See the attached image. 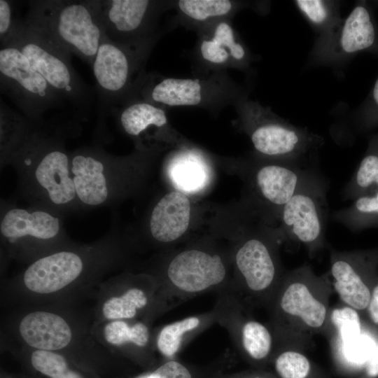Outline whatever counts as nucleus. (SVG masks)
Masks as SVG:
<instances>
[{
    "instance_id": "1",
    "label": "nucleus",
    "mask_w": 378,
    "mask_h": 378,
    "mask_svg": "<svg viewBox=\"0 0 378 378\" xmlns=\"http://www.w3.org/2000/svg\"><path fill=\"white\" fill-rule=\"evenodd\" d=\"M117 251L110 237L86 245L69 243L29 263L5 285L4 293L18 306L76 305L94 297L118 262Z\"/></svg>"
},
{
    "instance_id": "2",
    "label": "nucleus",
    "mask_w": 378,
    "mask_h": 378,
    "mask_svg": "<svg viewBox=\"0 0 378 378\" xmlns=\"http://www.w3.org/2000/svg\"><path fill=\"white\" fill-rule=\"evenodd\" d=\"M75 306H20L7 330L18 347L62 354L103 377L109 368L126 361L95 340L92 312L80 313Z\"/></svg>"
},
{
    "instance_id": "3",
    "label": "nucleus",
    "mask_w": 378,
    "mask_h": 378,
    "mask_svg": "<svg viewBox=\"0 0 378 378\" xmlns=\"http://www.w3.org/2000/svg\"><path fill=\"white\" fill-rule=\"evenodd\" d=\"M332 288L328 274L309 265L285 273L267 309L276 348L307 347L329 324Z\"/></svg>"
},
{
    "instance_id": "4",
    "label": "nucleus",
    "mask_w": 378,
    "mask_h": 378,
    "mask_svg": "<svg viewBox=\"0 0 378 378\" xmlns=\"http://www.w3.org/2000/svg\"><path fill=\"white\" fill-rule=\"evenodd\" d=\"M24 21L92 66L106 34L102 0H34Z\"/></svg>"
},
{
    "instance_id": "5",
    "label": "nucleus",
    "mask_w": 378,
    "mask_h": 378,
    "mask_svg": "<svg viewBox=\"0 0 378 378\" xmlns=\"http://www.w3.org/2000/svg\"><path fill=\"white\" fill-rule=\"evenodd\" d=\"M31 178L50 204L67 207L77 199L71 173V157L59 137L33 130L10 156Z\"/></svg>"
},
{
    "instance_id": "6",
    "label": "nucleus",
    "mask_w": 378,
    "mask_h": 378,
    "mask_svg": "<svg viewBox=\"0 0 378 378\" xmlns=\"http://www.w3.org/2000/svg\"><path fill=\"white\" fill-rule=\"evenodd\" d=\"M157 279L160 284L157 318L183 302L206 292H217L230 284L222 257L197 248L184 250L174 255L164 276Z\"/></svg>"
},
{
    "instance_id": "7",
    "label": "nucleus",
    "mask_w": 378,
    "mask_h": 378,
    "mask_svg": "<svg viewBox=\"0 0 378 378\" xmlns=\"http://www.w3.org/2000/svg\"><path fill=\"white\" fill-rule=\"evenodd\" d=\"M0 232L8 255L27 263L69 244L64 239L60 218L43 209H8Z\"/></svg>"
},
{
    "instance_id": "8",
    "label": "nucleus",
    "mask_w": 378,
    "mask_h": 378,
    "mask_svg": "<svg viewBox=\"0 0 378 378\" xmlns=\"http://www.w3.org/2000/svg\"><path fill=\"white\" fill-rule=\"evenodd\" d=\"M17 47L61 98L87 107L92 91L73 68L71 55L24 20V27L9 46Z\"/></svg>"
},
{
    "instance_id": "9",
    "label": "nucleus",
    "mask_w": 378,
    "mask_h": 378,
    "mask_svg": "<svg viewBox=\"0 0 378 378\" xmlns=\"http://www.w3.org/2000/svg\"><path fill=\"white\" fill-rule=\"evenodd\" d=\"M234 262L237 279L229 284L232 291L250 313L268 307L285 273L275 249L258 237H249L237 248Z\"/></svg>"
},
{
    "instance_id": "10",
    "label": "nucleus",
    "mask_w": 378,
    "mask_h": 378,
    "mask_svg": "<svg viewBox=\"0 0 378 378\" xmlns=\"http://www.w3.org/2000/svg\"><path fill=\"white\" fill-rule=\"evenodd\" d=\"M160 284L155 276L120 274L106 279L93 298L92 323L143 319L153 323Z\"/></svg>"
},
{
    "instance_id": "11",
    "label": "nucleus",
    "mask_w": 378,
    "mask_h": 378,
    "mask_svg": "<svg viewBox=\"0 0 378 378\" xmlns=\"http://www.w3.org/2000/svg\"><path fill=\"white\" fill-rule=\"evenodd\" d=\"M0 88L24 115L35 125L44 113L63 99L15 46L1 47Z\"/></svg>"
},
{
    "instance_id": "12",
    "label": "nucleus",
    "mask_w": 378,
    "mask_h": 378,
    "mask_svg": "<svg viewBox=\"0 0 378 378\" xmlns=\"http://www.w3.org/2000/svg\"><path fill=\"white\" fill-rule=\"evenodd\" d=\"M326 190L324 181L312 171L279 216L284 239L304 245L312 256L325 245Z\"/></svg>"
},
{
    "instance_id": "13",
    "label": "nucleus",
    "mask_w": 378,
    "mask_h": 378,
    "mask_svg": "<svg viewBox=\"0 0 378 378\" xmlns=\"http://www.w3.org/2000/svg\"><path fill=\"white\" fill-rule=\"evenodd\" d=\"M148 49L131 48L103 37L92 64L99 96V115L121 104L132 93L138 83L132 77L141 66Z\"/></svg>"
},
{
    "instance_id": "14",
    "label": "nucleus",
    "mask_w": 378,
    "mask_h": 378,
    "mask_svg": "<svg viewBox=\"0 0 378 378\" xmlns=\"http://www.w3.org/2000/svg\"><path fill=\"white\" fill-rule=\"evenodd\" d=\"M214 307L216 323L228 332L241 355L251 362L262 363L274 355L276 342L269 327L252 317L236 298L229 284L217 292Z\"/></svg>"
},
{
    "instance_id": "15",
    "label": "nucleus",
    "mask_w": 378,
    "mask_h": 378,
    "mask_svg": "<svg viewBox=\"0 0 378 378\" xmlns=\"http://www.w3.org/2000/svg\"><path fill=\"white\" fill-rule=\"evenodd\" d=\"M328 274L332 290L347 307L366 309L378 278V249L330 253Z\"/></svg>"
},
{
    "instance_id": "16",
    "label": "nucleus",
    "mask_w": 378,
    "mask_h": 378,
    "mask_svg": "<svg viewBox=\"0 0 378 378\" xmlns=\"http://www.w3.org/2000/svg\"><path fill=\"white\" fill-rule=\"evenodd\" d=\"M143 320H115L92 323L95 340L114 356L141 368L155 365V328Z\"/></svg>"
},
{
    "instance_id": "17",
    "label": "nucleus",
    "mask_w": 378,
    "mask_h": 378,
    "mask_svg": "<svg viewBox=\"0 0 378 378\" xmlns=\"http://www.w3.org/2000/svg\"><path fill=\"white\" fill-rule=\"evenodd\" d=\"M106 35L135 48L149 49L159 4L148 0H102Z\"/></svg>"
},
{
    "instance_id": "18",
    "label": "nucleus",
    "mask_w": 378,
    "mask_h": 378,
    "mask_svg": "<svg viewBox=\"0 0 378 378\" xmlns=\"http://www.w3.org/2000/svg\"><path fill=\"white\" fill-rule=\"evenodd\" d=\"M259 121L251 132V139L254 148L262 155L281 158L286 162L299 164L301 158L318 144V137L285 121Z\"/></svg>"
},
{
    "instance_id": "19",
    "label": "nucleus",
    "mask_w": 378,
    "mask_h": 378,
    "mask_svg": "<svg viewBox=\"0 0 378 378\" xmlns=\"http://www.w3.org/2000/svg\"><path fill=\"white\" fill-rule=\"evenodd\" d=\"M335 51L341 55L378 54V26L366 1H359L339 27Z\"/></svg>"
},
{
    "instance_id": "20",
    "label": "nucleus",
    "mask_w": 378,
    "mask_h": 378,
    "mask_svg": "<svg viewBox=\"0 0 378 378\" xmlns=\"http://www.w3.org/2000/svg\"><path fill=\"white\" fill-rule=\"evenodd\" d=\"M144 100L161 107L197 106L205 102L207 88L200 78H164L142 85L138 82L134 92Z\"/></svg>"
},
{
    "instance_id": "21",
    "label": "nucleus",
    "mask_w": 378,
    "mask_h": 378,
    "mask_svg": "<svg viewBox=\"0 0 378 378\" xmlns=\"http://www.w3.org/2000/svg\"><path fill=\"white\" fill-rule=\"evenodd\" d=\"M312 171L300 165L284 162L261 167L255 173V183L261 196L281 212Z\"/></svg>"
},
{
    "instance_id": "22",
    "label": "nucleus",
    "mask_w": 378,
    "mask_h": 378,
    "mask_svg": "<svg viewBox=\"0 0 378 378\" xmlns=\"http://www.w3.org/2000/svg\"><path fill=\"white\" fill-rule=\"evenodd\" d=\"M190 216L188 197L172 191L164 195L153 209L149 220L152 237L161 243H169L187 230Z\"/></svg>"
},
{
    "instance_id": "23",
    "label": "nucleus",
    "mask_w": 378,
    "mask_h": 378,
    "mask_svg": "<svg viewBox=\"0 0 378 378\" xmlns=\"http://www.w3.org/2000/svg\"><path fill=\"white\" fill-rule=\"evenodd\" d=\"M215 309L188 316L155 328V346L162 358H176L181 350L194 337L216 323Z\"/></svg>"
},
{
    "instance_id": "24",
    "label": "nucleus",
    "mask_w": 378,
    "mask_h": 378,
    "mask_svg": "<svg viewBox=\"0 0 378 378\" xmlns=\"http://www.w3.org/2000/svg\"><path fill=\"white\" fill-rule=\"evenodd\" d=\"M15 352L36 378H103L60 353L22 347Z\"/></svg>"
},
{
    "instance_id": "25",
    "label": "nucleus",
    "mask_w": 378,
    "mask_h": 378,
    "mask_svg": "<svg viewBox=\"0 0 378 378\" xmlns=\"http://www.w3.org/2000/svg\"><path fill=\"white\" fill-rule=\"evenodd\" d=\"M117 116L122 130L129 136H140L151 127H162L167 122L163 107L130 97L117 108Z\"/></svg>"
},
{
    "instance_id": "26",
    "label": "nucleus",
    "mask_w": 378,
    "mask_h": 378,
    "mask_svg": "<svg viewBox=\"0 0 378 378\" xmlns=\"http://www.w3.org/2000/svg\"><path fill=\"white\" fill-rule=\"evenodd\" d=\"M200 54L206 62L221 65L226 64L230 59L243 60L246 50L237 41L232 26L227 22L220 21L214 27L211 37L201 41Z\"/></svg>"
},
{
    "instance_id": "27",
    "label": "nucleus",
    "mask_w": 378,
    "mask_h": 378,
    "mask_svg": "<svg viewBox=\"0 0 378 378\" xmlns=\"http://www.w3.org/2000/svg\"><path fill=\"white\" fill-rule=\"evenodd\" d=\"M378 191V134L369 137L368 147L357 169L344 186L343 198H356Z\"/></svg>"
},
{
    "instance_id": "28",
    "label": "nucleus",
    "mask_w": 378,
    "mask_h": 378,
    "mask_svg": "<svg viewBox=\"0 0 378 378\" xmlns=\"http://www.w3.org/2000/svg\"><path fill=\"white\" fill-rule=\"evenodd\" d=\"M169 177L179 190L195 193L203 190L210 181V171L204 160L193 154L176 157L168 167Z\"/></svg>"
},
{
    "instance_id": "29",
    "label": "nucleus",
    "mask_w": 378,
    "mask_h": 378,
    "mask_svg": "<svg viewBox=\"0 0 378 378\" xmlns=\"http://www.w3.org/2000/svg\"><path fill=\"white\" fill-rule=\"evenodd\" d=\"M0 102L1 159L9 161L12 154L28 137L36 125L2 99Z\"/></svg>"
},
{
    "instance_id": "30",
    "label": "nucleus",
    "mask_w": 378,
    "mask_h": 378,
    "mask_svg": "<svg viewBox=\"0 0 378 378\" xmlns=\"http://www.w3.org/2000/svg\"><path fill=\"white\" fill-rule=\"evenodd\" d=\"M332 218L352 232L378 227V191L356 198L349 206L335 211Z\"/></svg>"
},
{
    "instance_id": "31",
    "label": "nucleus",
    "mask_w": 378,
    "mask_h": 378,
    "mask_svg": "<svg viewBox=\"0 0 378 378\" xmlns=\"http://www.w3.org/2000/svg\"><path fill=\"white\" fill-rule=\"evenodd\" d=\"M329 324L334 327L340 354L349 360L351 352L362 336V325L358 311L345 306L330 313Z\"/></svg>"
},
{
    "instance_id": "32",
    "label": "nucleus",
    "mask_w": 378,
    "mask_h": 378,
    "mask_svg": "<svg viewBox=\"0 0 378 378\" xmlns=\"http://www.w3.org/2000/svg\"><path fill=\"white\" fill-rule=\"evenodd\" d=\"M212 368H198L177 358H161L153 367L127 378H206Z\"/></svg>"
},
{
    "instance_id": "33",
    "label": "nucleus",
    "mask_w": 378,
    "mask_h": 378,
    "mask_svg": "<svg viewBox=\"0 0 378 378\" xmlns=\"http://www.w3.org/2000/svg\"><path fill=\"white\" fill-rule=\"evenodd\" d=\"M179 11L187 18L197 22L223 18L234 8L230 0H180Z\"/></svg>"
},
{
    "instance_id": "34",
    "label": "nucleus",
    "mask_w": 378,
    "mask_h": 378,
    "mask_svg": "<svg viewBox=\"0 0 378 378\" xmlns=\"http://www.w3.org/2000/svg\"><path fill=\"white\" fill-rule=\"evenodd\" d=\"M274 365L281 378H306L311 370L307 357L289 348L275 353Z\"/></svg>"
},
{
    "instance_id": "35",
    "label": "nucleus",
    "mask_w": 378,
    "mask_h": 378,
    "mask_svg": "<svg viewBox=\"0 0 378 378\" xmlns=\"http://www.w3.org/2000/svg\"><path fill=\"white\" fill-rule=\"evenodd\" d=\"M24 20L16 15L15 1L0 0V43L1 47L9 46L20 34Z\"/></svg>"
},
{
    "instance_id": "36",
    "label": "nucleus",
    "mask_w": 378,
    "mask_h": 378,
    "mask_svg": "<svg viewBox=\"0 0 378 378\" xmlns=\"http://www.w3.org/2000/svg\"><path fill=\"white\" fill-rule=\"evenodd\" d=\"M358 129L368 132L378 127V76L356 118Z\"/></svg>"
},
{
    "instance_id": "37",
    "label": "nucleus",
    "mask_w": 378,
    "mask_h": 378,
    "mask_svg": "<svg viewBox=\"0 0 378 378\" xmlns=\"http://www.w3.org/2000/svg\"><path fill=\"white\" fill-rule=\"evenodd\" d=\"M300 12L317 27H324L333 20L334 10L329 1L321 0H298L295 1Z\"/></svg>"
},
{
    "instance_id": "38",
    "label": "nucleus",
    "mask_w": 378,
    "mask_h": 378,
    "mask_svg": "<svg viewBox=\"0 0 378 378\" xmlns=\"http://www.w3.org/2000/svg\"><path fill=\"white\" fill-rule=\"evenodd\" d=\"M365 311L370 322L378 326V279L372 289L370 301Z\"/></svg>"
},
{
    "instance_id": "39",
    "label": "nucleus",
    "mask_w": 378,
    "mask_h": 378,
    "mask_svg": "<svg viewBox=\"0 0 378 378\" xmlns=\"http://www.w3.org/2000/svg\"><path fill=\"white\" fill-rule=\"evenodd\" d=\"M206 378H269L262 374L243 375L241 374L222 373L220 370L213 368Z\"/></svg>"
},
{
    "instance_id": "40",
    "label": "nucleus",
    "mask_w": 378,
    "mask_h": 378,
    "mask_svg": "<svg viewBox=\"0 0 378 378\" xmlns=\"http://www.w3.org/2000/svg\"><path fill=\"white\" fill-rule=\"evenodd\" d=\"M365 370L369 377L374 378L378 376V346L368 360Z\"/></svg>"
},
{
    "instance_id": "41",
    "label": "nucleus",
    "mask_w": 378,
    "mask_h": 378,
    "mask_svg": "<svg viewBox=\"0 0 378 378\" xmlns=\"http://www.w3.org/2000/svg\"><path fill=\"white\" fill-rule=\"evenodd\" d=\"M374 4H377V5H378V1H377V2H376V3Z\"/></svg>"
}]
</instances>
